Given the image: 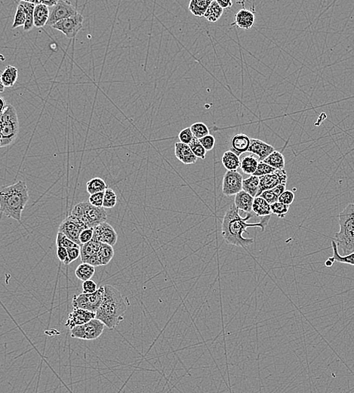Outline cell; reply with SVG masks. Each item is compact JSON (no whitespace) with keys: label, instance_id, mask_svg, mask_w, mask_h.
<instances>
[{"label":"cell","instance_id":"1","mask_svg":"<svg viewBox=\"0 0 354 393\" xmlns=\"http://www.w3.org/2000/svg\"><path fill=\"white\" fill-rule=\"evenodd\" d=\"M251 217L252 214H248L245 218H242L239 215V211L235 205H231L226 211L221 225V235L224 241L228 244L241 248H245L253 244V238H245L243 237V233L248 234L246 231L247 228H260L263 232L265 227L261 222L258 223H247V220Z\"/></svg>","mask_w":354,"mask_h":393},{"label":"cell","instance_id":"2","mask_svg":"<svg viewBox=\"0 0 354 393\" xmlns=\"http://www.w3.org/2000/svg\"><path fill=\"white\" fill-rule=\"evenodd\" d=\"M130 306L127 297L111 285L105 286L103 301L96 312L95 318L102 321L108 328L115 329L124 320V315Z\"/></svg>","mask_w":354,"mask_h":393},{"label":"cell","instance_id":"3","mask_svg":"<svg viewBox=\"0 0 354 393\" xmlns=\"http://www.w3.org/2000/svg\"><path fill=\"white\" fill-rule=\"evenodd\" d=\"M29 201L26 182L19 181L15 184L4 185L0 190V210L9 218L22 223V214Z\"/></svg>","mask_w":354,"mask_h":393},{"label":"cell","instance_id":"4","mask_svg":"<svg viewBox=\"0 0 354 393\" xmlns=\"http://www.w3.org/2000/svg\"><path fill=\"white\" fill-rule=\"evenodd\" d=\"M338 219L340 230L335 233L334 242L342 257H345L354 253V204H349L339 214Z\"/></svg>","mask_w":354,"mask_h":393},{"label":"cell","instance_id":"5","mask_svg":"<svg viewBox=\"0 0 354 393\" xmlns=\"http://www.w3.org/2000/svg\"><path fill=\"white\" fill-rule=\"evenodd\" d=\"M19 132V122L17 111L13 105H7L0 115V147L11 144Z\"/></svg>","mask_w":354,"mask_h":393},{"label":"cell","instance_id":"6","mask_svg":"<svg viewBox=\"0 0 354 393\" xmlns=\"http://www.w3.org/2000/svg\"><path fill=\"white\" fill-rule=\"evenodd\" d=\"M71 215L80 220L87 229L96 227L101 223H106L108 219L105 208H96L89 202H81L75 205Z\"/></svg>","mask_w":354,"mask_h":393},{"label":"cell","instance_id":"7","mask_svg":"<svg viewBox=\"0 0 354 393\" xmlns=\"http://www.w3.org/2000/svg\"><path fill=\"white\" fill-rule=\"evenodd\" d=\"M105 294V286H101L95 293L74 296L72 300V306L74 309H82L96 313L103 301Z\"/></svg>","mask_w":354,"mask_h":393},{"label":"cell","instance_id":"8","mask_svg":"<svg viewBox=\"0 0 354 393\" xmlns=\"http://www.w3.org/2000/svg\"><path fill=\"white\" fill-rule=\"evenodd\" d=\"M105 324L95 318L83 325L77 326L71 330V337L83 340H95L101 336L105 330Z\"/></svg>","mask_w":354,"mask_h":393},{"label":"cell","instance_id":"9","mask_svg":"<svg viewBox=\"0 0 354 393\" xmlns=\"http://www.w3.org/2000/svg\"><path fill=\"white\" fill-rule=\"evenodd\" d=\"M83 22L84 18L78 13L75 16L60 21L53 26V28L63 33L68 39H73L83 28Z\"/></svg>","mask_w":354,"mask_h":393},{"label":"cell","instance_id":"10","mask_svg":"<svg viewBox=\"0 0 354 393\" xmlns=\"http://www.w3.org/2000/svg\"><path fill=\"white\" fill-rule=\"evenodd\" d=\"M86 229L87 228L83 223L70 214L69 217L61 223L59 228V232L66 235L69 239L81 247L80 242V234Z\"/></svg>","mask_w":354,"mask_h":393},{"label":"cell","instance_id":"11","mask_svg":"<svg viewBox=\"0 0 354 393\" xmlns=\"http://www.w3.org/2000/svg\"><path fill=\"white\" fill-rule=\"evenodd\" d=\"M49 11H50V16L47 25L52 27L54 26L60 21L68 19L78 13L75 7L71 3L63 0H59L57 5L49 9Z\"/></svg>","mask_w":354,"mask_h":393},{"label":"cell","instance_id":"12","mask_svg":"<svg viewBox=\"0 0 354 393\" xmlns=\"http://www.w3.org/2000/svg\"><path fill=\"white\" fill-rule=\"evenodd\" d=\"M242 175L238 171H227L222 182V192L225 196H236L242 190Z\"/></svg>","mask_w":354,"mask_h":393},{"label":"cell","instance_id":"13","mask_svg":"<svg viewBox=\"0 0 354 393\" xmlns=\"http://www.w3.org/2000/svg\"><path fill=\"white\" fill-rule=\"evenodd\" d=\"M288 175L285 169H278L273 173L260 177V187L257 197L265 190H271L281 184H286Z\"/></svg>","mask_w":354,"mask_h":393},{"label":"cell","instance_id":"14","mask_svg":"<svg viewBox=\"0 0 354 393\" xmlns=\"http://www.w3.org/2000/svg\"><path fill=\"white\" fill-rule=\"evenodd\" d=\"M94 239L101 244L108 245H116L118 239V235L115 229L108 223H103L94 228Z\"/></svg>","mask_w":354,"mask_h":393},{"label":"cell","instance_id":"15","mask_svg":"<svg viewBox=\"0 0 354 393\" xmlns=\"http://www.w3.org/2000/svg\"><path fill=\"white\" fill-rule=\"evenodd\" d=\"M101 243L95 239H92L87 244L81 246V261L83 263H88L95 266H101L98 258V252Z\"/></svg>","mask_w":354,"mask_h":393},{"label":"cell","instance_id":"16","mask_svg":"<svg viewBox=\"0 0 354 393\" xmlns=\"http://www.w3.org/2000/svg\"><path fill=\"white\" fill-rule=\"evenodd\" d=\"M96 313L89 312L82 309H74L68 315L65 326L70 330H72L77 326L83 325L95 319Z\"/></svg>","mask_w":354,"mask_h":393},{"label":"cell","instance_id":"17","mask_svg":"<svg viewBox=\"0 0 354 393\" xmlns=\"http://www.w3.org/2000/svg\"><path fill=\"white\" fill-rule=\"evenodd\" d=\"M275 151L274 147L260 139L251 138V145L248 152L255 154L261 161H264L268 156Z\"/></svg>","mask_w":354,"mask_h":393},{"label":"cell","instance_id":"18","mask_svg":"<svg viewBox=\"0 0 354 393\" xmlns=\"http://www.w3.org/2000/svg\"><path fill=\"white\" fill-rule=\"evenodd\" d=\"M255 23V16L252 12L249 10L242 9L239 10L235 16L234 23L233 26L238 27L240 29L248 30L251 29Z\"/></svg>","mask_w":354,"mask_h":393},{"label":"cell","instance_id":"19","mask_svg":"<svg viewBox=\"0 0 354 393\" xmlns=\"http://www.w3.org/2000/svg\"><path fill=\"white\" fill-rule=\"evenodd\" d=\"M175 154L177 158L184 164H194L197 161V157L194 155L188 144L181 142L175 143Z\"/></svg>","mask_w":354,"mask_h":393},{"label":"cell","instance_id":"20","mask_svg":"<svg viewBox=\"0 0 354 393\" xmlns=\"http://www.w3.org/2000/svg\"><path fill=\"white\" fill-rule=\"evenodd\" d=\"M251 145V138L244 133L236 134L230 141L232 151L237 156L248 152Z\"/></svg>","mask_w":354,"mask_h":393},{"label":"cell","instance_id":"21","mask_svg":"<svg viewBox=\"0 0 354 393\" xmlns=\"http://www.w3.org/2000/svg\"><path fill=\"white\" fill-rule=\"evenodd\" d=\"M255 199L242 190L235 196L234 205L239 211L251 214Z\"/></svg>","mask_w":354,"mask_h":393},{"label":"cell","instance_id":"22","mask_svg":"<svg viewBox=\"0 0 354 393\" xmlns=\"http://www.w3.org/2000/svg\"><path fill=\"white\" fill-rule=\"evenodd\" d=\"M50 11L49 7L43 4L36 6L34 10V26L37 28H43L47 25L49 22Z\"/></svg>","mask_w":354,"mask_h":393},{"label":"cell","instance_id":"23","mask_svg":"<svg viewBox=\"0 0 354 393\" xmlns=\"http://www.w3.org/2000/svg\"><path fill=\"white\" fill-rule=\"evenodd\" d=\"M212 0H191L189 3L188 10L196 17H204Z\"/></svg>","mask_w":354,"mask_h":393},{"label":"cell","instance_id":"24","mask_svg":"<svg viewBox=\"0 0 354 393\" xmlns=\"http://www.w3.org/2000/svg\"><path fill=\"white\" fill-rule=\"evenodd\" d=\"M19 78V71L16 67L8 65L1 74L0 83L6 88L13 87Z\"/></svg>","mask_w":354,"mask_h":393},{"label":"cell","instance_id":"25","mask_svg":"<svg viewBox=\"0 0 354 393\" xmlns=\"http://www.w3.org/2000/svg\"><path fill=\"white\" fill-rule=\"evenodd\" d=\"M252 211L259 217H268L273 214L271 205H269L261 197H256L253 204Z\"/></svg>","mask_w":354,"mask_h":393},{"label":"cell","instance_id":"26","mask_svg":"<svg viewBox=\"0 0 354 393\" xmlns=\"http://www.w3.org/2000/svg\"><path fill=\"white\" fill-rule=\"evenodd\" d=\"M221 161L227 171H237L238 168L240 167L241 161L239 156L232 151H225L223 154Z\"/></svg>","mask_w":354,"mask_h":393},{"label":"cell","instance_id":"27","mask_svg":"<svg viewBox=\"0 0 354 393\" xmlns=\"http://www.w3.org/2000/svg\"><path fill=\"white\" fill-rule=\"evenodd\" d=\"M260 187V177L256 175H250L248 178L243 180L242 190L249 193L254 199L258 195Z\"/></svg>","mask_w":354,"mask_h":393},{"label":"cell","instance_id":"28","mask_svg":"<svg viewBox=\"0 0 354 393\" xmlns=\"http://www.w3.org/2000/svg\"><path fill=\"white\" fill-rule=\"evenodd\" d=\"M95 273V266L88 263H82L79 265L75 271L76 276L83 282L92 279Z\"/></svg>","mask_w":354,"mask_h":393},{"label":"cell","instance_id":"29","mask_svg":"<svg viewBox=\"0 0 354 393\" xmlns=\"http://www.w3.org/2000/svg\"><path fill=\"white\" fill-rule=\"evenodd\" d=\"M258 163L259 162L254 156H246L241 160V170L246 175H253L258 169Z\"/></svg>","mask_w":354,"mask_h":393},{"label":"cell","instance_id":"30","mask_svg":"<svg viewBox=\"0 0 354 393\" xmlns=\"http://www.w3.org/2000/svg\"><path fill=\"white\" fill-rule=\"evenodd\" d=\"M19 4L22 5L25 9V13L27 15V21L24 26V30L25 31H30L34 28V10H35L36 5L31 4L29 1H21Z\"/></svg>","mask_w":354,"mask_h":393},{"label":"cell","instance_id":"31","mask_svg":"<svg viewBox=\"0 0 354 393\" xmlns=\"http://www.w3.org/2000/svg\"><path fill=\"white\" fill-rule=\"evenodd\" d=\"M114 257V250L112 246L106 244H101L98 258L101 266H105L111 263Z\"/></svg>","mask_w":354,"mask_h":393},{"label":"cell","instance_id":"32","mask_svg":"<svg viewBox=\"0 0 354 393\" xmlns=\"http://www.w3.org/2000/svg\"><path fill=\"white\" fill-rule=\"evenodd\" d=\"M108 184L101 178H94L86 183V190L89 194L105 192L108 189Z\"/></svg>","mask_w":354,"mask_h":393},{"label":"cell","instance_id":"33","mask_svg":"<svg viewBox=\"0 0 354 393\" xmlns=\"http://www.w3.org/2000/svg\"><path fill=\"white\" fill-rule=\"evenodd\" d=\"M223 13H224V10L220 7L218 2L217 1H212V4L209 6V9L206 11L204 17L206 18L208 22L215 23V22L220 20L221 16H222Z\"/></svg>","mask_w":354,"mask_h":393},{"label":"cell","instance_id":"34","mask_svg":"<svg viewBox=\"0 0 354 393\" xmlns=\"http://www.w3.org/2000/svg\"><path fill=\"white\" fill-rule=\"evenodd\" d=\"M264 163L270 165L272 167L278 169H284L285 161L283 154L279 151H275L264 160Z\"/></svg>","mask_w":354,"mask_h":393},{"label":"cell","instance_id":"35","mask_svg":"<svg viewBox=\"0 0 354 393\" xmlns=\"http://www.w3.org/2000/svg\"><path fill=\"white\" fill-rule=\"evenodd\" d=\"M331 247H332L333 250L332 258L334 262H338V263H345V264H349L354 266V253H352L350 255L342 257L338 253L337 244L334 242V241H331Z\"/></svg>","mask_w":354,"mask_h":393},{"label":"cell","instance_id":"36","mask_svg":"<svg viewBox=\"0 0 354 393\" xmlns=\"http://www.w3.org/2000/svg\"><path fill=\"white\" fill-rule=\"evenodd\" d=\"M190 146V149L192 150L193 151V154L194 155L196 156L197 158L202 159V160H205L206 157V150L205 149L204 147L202 146V144H201L200 141L198 138H193V141L190 143L189 144Z\"/></svg>","mask_w":354,"mask_h":393},{"label":"cell","instance_id":"37","mask_svg":"<svg viewBox=\"0 0 354 393\" xmlns=\"http://www.w3.org/2000/svg\"><path fill=\"white\" fill-rule=\"evenodd\" d=\"M56 245H57V248H65L66 249L81 248L79 244H76L75 242L69 239L66 235L61 233V232H58L57 237H56Z\"/></svg>","mask_w":354,"mask_h":393},{"label":"cell","instance_id":"38","mask_svg":"<svg viewBox=\"0 0 354 393\" xmlns=\"http://www.w3.org/2000/svg\"><path fill=\"white\" fill-rule=\"evenodd\" d=\"M190 129H191L195 138H198V139H201V138L206 137V135H209V128L205 123H201V122L193 123L190 126Z\"/></svg>","mask_w":354,"mask_h":393},{"label":"cell","instance_id":"39","mask_svg":"<svg viewBox=\"0 0 354 393\" xmlns=\"http://www.w3.org/2000/svg\"><path fill=\"white\" fill-rule=\"evenodd\" d=\"M117 204V195L112 188L108 187L105 191L103 208L111 209L115 208Z\"/></svg>","mask_w":354,"mask_h":393},{"label":"cell","instance_id":"40","mask_svg":"<svg viewBox=\"0 0 354 393\" xmlns=\"http://www.w3.org/2000/svg\"><path fill=\"white\" fill-rule=\"evenodd\" d=\"M27 21V15L25 13V9L22 5L19 4L16 10V16H15L14 22H13L12 29H16L19 27L25 26Z\"/></svg>","mask_w":354,"mask_h":393},{"label":"cell","instance_id":"41","mask_svg":"<svg viewBox=\"0 0 354 393\" xmlns=\"http://www.w3.org/2000/svg\"><path fill=\"white\" fill-rule=\"evenodd\" d=\"M289 207L288 205L280 203V202H276V203L271 205L272 213H273V214L277 216L279 218L283 219L285 216L288 214Z\"/></svg>","mask_w":354,"mask_h":393},{"label":"cell","instance_id":"42","mask_svg":"<svg viewBox=\"0 0 354 393\" xmlns=\"http://www.w3.org/2000/svg\"><path fill=\"white\" fill-rule=\"evenodd\" d=\"M276 169L270 166L267 163H264V161H260L258 163V169L256 172L253 175H256V176L261 177L264 175H269V174L273 173Z\"/></svg>","mask_w":354,"mask_h":393},{"label":"cell","instance_id":"43","mask_svg":"<svg viewBox=\"0 0 354 393\" xmlns=\"http://www.w3.org/2000/svg\"><path fill=\"white\" fill-rule=\"evenodd\" d=\"M178 138H179L180 142L183 143V144H188L189 145L190 143L193 141V138H194V135H193L190 127H187L179 132Z\"/></svg>","mask_w":354,"mask_h":393},{"label":"cell","instance_id":"44","mask_svg":"<svg viewBox=\"0 0 354 393\" xmlns=\"http://www.w3.org/2000/svg\"><path fill=\"white\" fill-rule=\"evenodd\" d=\"M104 198H105V192L91 194L89 198V203L96 208H103Z\"/></svg>","mask_w":354,"mask_h":393},{"label":"cell","instance_id":"45","mask_svg":"<svg viewBox=\"0 0 354 393\" xmlns=\"http://www.w3.org/2000/svg\"><path fill=\"white\" fill-rule=\"evenodd\" d=\"M199 140V141H200L201 144H202V146L204 147L205 149L206 150V151H212L214 147H215V138L213 135H210V134L206 135L204 138H201V139Z\"/></svg>","mask_w":354,"mask_h":393},{"label":"cell","instance_id":"46","mask_svg":"<svg viewBox=\"0 0 354 393\" xmlns=\"http://www.w3.org/2000/svg\"><path fill=\"white\" fill-rule=\"evenodd\" d=\"M94 237V228H89V229H86L82 232L80 236V244H87L89 241L93 239Z\"/></svg>","mask_w":354,"mask_h":393},{"label":"cell","instance_id":"47","mask_svg":"<svg viewBox=\"0 0 354 393\" xmlns=\"http://www.w3.org/2000/svg\"><path fill=\"white\" fill-rule=\"evenodd\" d=\"M259 197H261L262 199H264L270 205H273V204L279 202V197L273 192L272 189L271 190H265Z\"/></svg>","mask_w":354,"mask_h":393},{"label":"cell","instance_id":"48","mask_svg":"<svg viewBox=\"0 0 354 393\" xmlns=\"http://www.w3.org/2000/svg\"><path fill=\"white\" fill-rule=\"evenodd\" d=\"M82 287H83V293L86 294L95 293L98 289L96 283L92 279L84 281Z\"/></svg>","mask_w":354,"mask_h":393},{"label":"cell","instance_id":"49","mask_svg":"<svg viewBox=\"0 0 354 393\" xmlns=\"http://www.w3.org/2000/svg\"><path fill=\"white\" fill-rule=\"evenodd\" d=\"M294 193L291 190H285L279 198V202L290 206L294 202Z\"/></svg>","mask_w":354,"mask_h":393},{"label":"cell","instance_id":"50","mask_svg":"<svg viewBox=\"0 0 354 393\" xmlns=\"http://www.w3.org/2000/svg\"><path fill=\"white\" fill-rule=\"evenodd\" d=\"M68 252L69 265L81 257V248H69L68 249Z\"/></svg>","mask_w":354,"mask_h":393},{"label":"cell","instance_id":"51","mask_svg":"<svg viewBox=\"0 0 354 393\" xmlns=\"http://www.w3.org/2000/svg\"><path fill=\"white\" fill-rule=\"evenodd\" d=\"M57 256L61 262L64 264L68 266L69 260H68V249L65 248H57Z\"/></svg>","mask_w":354,"mask_h":393},{"label":"cell","instance_id":"52","mask_svg":"<svg viewBox=\"0 0 354 393\" xmlns=\"http://www.w3.org/2000/svg\"><path fill=\"white\" fill-rule=\"evenodd\" d=\"M217 2H218V4H219L220 7H221L223 10L231 8L232 6H233V3H232V1H230V0H225V1L218 0Z\"/></svg>","mask_w":354,"mask_h":393},{"label":"cell","instance_id":"53","mask_svg":"<svg viewBox=\"0 0 354 393\" xmlns=\"http://www.w3.org/2000/svg\"><path fill=\"white\" fill-rule=\"evenodd\" d=\"M58 2H59L58 0H48V1H42V4L50 9L57 5Z\"/></svg>","mask_w":354,"mask_h":393},{"label":"cell","instance_id":"54","mask_svg":"<svg viewBox=\"0 0 354 393\" xmlns=\"http://www.w3.org/2000/svg\"><path fill=\"white\" fill-rule=\"evenodd\" d=\"M0 99H1V102H2V107H1V113H2L4 112V110L7 108V105L3 97H0Z\"/></svg>","mask_w":354,"mask_h":393},{"label":"cell","instance_id":"55","mask_svg":"<svg viewBox=\"0 0 354 393\" xmlns=\"http://www.w3.org/2000/svg\"><path fill=\"white\" fill-rule=\"evenodd\" d=\"M333 263H332V262H331V260H329L328 259V260H327V261L325 262V266H326L327 267H331V266H332Z\"/></svg>","mask_w":354,"mask_h":393},{"label":"cell","instance_id":"56","mask_svg":"<svg viewBox=\"0 0 354 393\" xmlns=\"http://www.w3.org/2000/svg\"><path fill=\"white\" fill-rule=\"evenodd\" d=\"M0 86H1V89H0V92H4V89H5L6 88L5 86H4V85L2 84V83H0Z\"/></svg>","mask_w":354,"mask_h":393}]
</instances>
